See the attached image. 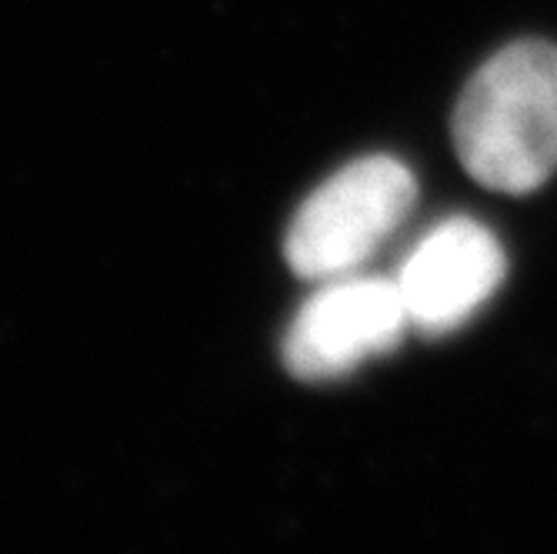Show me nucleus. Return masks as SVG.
<instances>
[{"instance_id":"1","label":"nucleus","mask_w":557,"mask_h":554,"mask_svg":"<svg viewBox=\"0 0 557 554\" xmlns=\"http://www.w3.org/2000/svg\"><path fill=\"white\" fill-rule=\"evenodd\" d=\"M454 147L491 190L541 187L557 171V47L521 40L494 54L454 108Z\"/></svg>"},{"instance_id":"2","label":"nucleus","mask_w":557,"mask_h":554,"mask_svg":"<svg viewBox=\"0 0 557 554\" xmlns=\"http://www.w3.org/2000/svg\"><path fill=\"white\" fill-rule=\"evenodd\" d=\"M418 200L414 174L394 158H361L324 181L287 227V264L304 281L358 274Z\"/></svg>"},{"instance_id":"3","label":"nucleus","mask_w":557,"mask_h":554,"mask_svg":"<svg viewBox=\"0 0 557 554\" xmlns=\"http://www.w3.org/2000/svg\"><path fill=\"white\" fill-rule=\"evenodd\" d=\"M411 328L394 278L324 281L284 334V365L300 381H334L384 358Z\"/></svg>"},{"instance_id":"4","label":"nucleus","mask_w":557,"mask_h":554,"mask_svg":"<svg viewBox=\"0 0 557 554\" xmlns=\"http://www.w3.org/2000/svg\"><path fill=\"white\" fill-rule=\"evenodd\" d=\"M504 271L508 261L497 237L471 218H450L414 244L394 284L411 328L444 337L487 305L504 284Z\"/></svg>"}]
</instances>
